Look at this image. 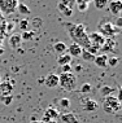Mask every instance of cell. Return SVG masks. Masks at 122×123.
<instances>
[{
  "label": "cell",
  "mask_w": 122,
  "mask_h": 123,
  "mask_svg": "<svg viewBox=\"0 0 122 123\" xmlns=\"http://www.w3.org/2000/svg\"><path fill=\"white\" fill-rule=\"evenodd\" d=\"M91 0H75V4H79V3H84V4H88Z\"/></svg>",
  "instance_id": "obj_33"
},
{
  "label": "cell",
  "mask_w": 122,
  "mask_h": 123,
  "mask_svg": "<svg viewBox=\"0 0 122 123\" xmlns=\"http://www.w3.org/2000/svg\"><path fill=\"white\" fill-rule=\"evenodd\" d=\"M108 8H109V12L112 14L120 17V14L122 12V1L121 0H112V1L108 3Z\"/></svg>",
  "instance_id": "obj_9"
},
{
  "label": "cell",
  "mask_w": 122,
  "mask_h": 123,
  "mask_svg": "<svg viewBox=\"0 0 122 123\" xmlns=\"http://www.w3.org/2000/svg\"><path fill=\"white\" fill-rule=\"evenodd\" d=\"M82 48L81 45L75 44V43H71L70 45H68V49L66 52L69 53V55L71 56V57H81V53H82Z\"/></svg>",
  "instance_id": "obj_14"
},
{
  "label": "cell",
  "mask_w": 122,
  "mask_h": 123,
  "mask_svg": "<svg viewBox=\"0 0 122 123\" xmlns=\"http://www.w3.org/2000/svg\"><path fill=\"white\" fill-rule=\"evenodd\" d=\"M9 26H6V31H12L13 27H14V24H8Z\"/></svg>",
  "instance_id": "obj_34"
},
{
  "label": "cell",
  "mask_w": 122,
  "mask_h": 123,
  "mask_svg": "<svg viewBox=\"0 0 122 123\" xmlns=\"http://www.w3.org/2000/svg\"><path fill=\"white\" fill-rule=\"evenodd\" d=\"M32 38H34V31H31V30H27V31H25L21 34L22 42H29V40H31Z\"/></svg>",
  "instance_id": "obj_24"
},
{
  "label": "cell",
  "mask_w": 122,
  "mask_h": 123,
  "mask_svg": "<svg viewBox=\"0 0 122 123\" xmlns=\"http://www.w3.org/2000/svg\"><path fill=\"white\" fill-rule=\"evenodd\" d=\"M110 1H112V0H110Z\"/></svg>",
  "instance_id": "obj_41"
},
{
  "label": "cell",
  "mask_w": 122,
  "mask_h": 123,
  "mask_svg": "<svg viewBox=\"0 0 122 123\" xmlns=\"http://www.w3.org/2000/svg\"><path fill=\"white\" fill-rule=\"evenodd\" d=\"M48 123H57L56 121H51V122H48Z\"/></svg>",
  "instance_id": "obj_38"
},
{
  "label": "cell",
  "mask_w": 122,
  "mask_h": 123,
  "mask_svg": "<svg viewBox=\"0 0 122 123\" xmlns=\"http://www.w3.org/2000/svg\"><path fill=\"white\" fill-rule=\"evenodd\" d=\"M107 61H108V55H104V53H99L94 58V64L97 68H105L107 66Z\"/></svg>",
  "instance_id": "obj_16"
},
{
  "label": "cell",
  "mask_w": 122,
  "mask_h": 123,
  "mask_svg": "<svg viewBox=\"0 0 122 123\" xmlns=\"http://www.w3.org/2000/svg\"><path fill=\"white\" fill-rule=\"evenodd\" d=\"M66 49H68V45L65 44L64 42H57L53 44V51L57 56L60 55H64V53H66Z\"/></svg>",
  "instance_id": "obj_18"
},
{
  "label": "cell",
  "mask_w": 122,
  "mask_h": 123,
  "mask_svg": "<svg viewBox=\"0 0 122 123\" xmlns=\"http://www.w3.org/2000/svg\"><path fill=\"white\" fill-rule=\"evenodd\" d=\"M18 0H0V12L3 14H12L16 12Z\"/></svg>",
  "instance_id": "obj_5"
},
{
  "label": "cell",
  "mask_w": 122,
  "mask_h": 123,
  "mask_svg": "<svg viewBox=\"0 0 122 123\" xmlns=\"http://www.w3.org/2000/svg\"><path fill=\"white\" fill-rule=\"evenodd\" d=\"M73 70H75L77 73H78V71H81V70H82V66H81V65H75L74 68H73Z\"/></svg>",
  "instance_id": "obj_35"
},
{
  "label": "cell",
  "mask_w": 122,
  "mask_h": 123,
  "mask_svg": "<svg viewBox=\"0 0 122 123\" xmlns=\"http://www.w3.org/2000/svg\"><path fill=\"white\" fill-rule=\"evenodd\" d=\"M58 86L64 91H73L77 86V76L73 73H66V74H60L58 75Z\"/></svg>",
  "instance_id": "obj_3"
},
{
  "label": "cell",
  "mask_w": 122,
  "mask_h": 123,
  "mask_svg": "<svg viewBox=\"0 0 122 123\" xmlns=\"http://www.w3.org/2000/svg\"><path fill=\"white\" fill-rule=\"evenodd\" d=\"M81 93H90V92L92 91V86L90 84V83H83V84L81 86Z\"/></svg>",
  "instance_id": "obj_29"
},
{
  "label": "cell",
  "mask_w": 122,
  "mask_h": 123,
  "mask_svg": "<svg viewBox=\"0 0 122 123\" xmlns=\"http://www.w3.org/2000/svg\"><path fill=\"white\" fill-rule=\"evenodd\" d=\"M71 56L69 55V53H64V55H60L57 57V64L58 66H62V65H70L71 62Z\"/></svg>",
  "instance_id": "obj_19"
},
{
  "label": "cell",
  "mask_w": 122,
  "mask_h": 123,
  "mask_svg": "<svg viewBox=\"0 0 122 123\" xmlns=\"http://www.w3.org/2000/svg\"><path fill=\"white\" fill-rule=\"evenodd\" d=\"M58 71H60V74L73 73V66H71V65H62V66H58Z\"/></svg>",
  "instance_id": "obj_28"
},
{
  "label": "cell",
  "mask_w": 122,
  "mask_h": 123,
  "mask_svg": "<svg viewBox=\"0 0 122 123\" xmlns=\"http://www.w3.org/2000/svg\"><path fill=\"white\" fill-rule=\"evenodd\" d=\"M29 27H30V22H29V19H22V21H19V24H18V29L21 30L22 32L27 31Z\"/></svg>",
  "instance_id": "obj_26"
},
{
  "label": "cell",
  "mask_w": 122,
  "mask_h": 123,
  "mask_svg": "<svg viewBox=\"0 0 122 123\" xmlns=\"http://www.w3.org/2000/svg\"><path fill=\"white\" fill-rule=\"evenodd\" d=\"M58 105H60L61 109H68V108H70L71 102H70V100L66 98V97H61L58 100Z\"/></svg>",
  "instance_id": "obj_25"
},
{
  "label": "cell",
  "mask_w": 122,
  "mask_h": 123,
  "mask_svg": "<svg viewBox=\"0 0 122 123\" xmlns=\"http://www.w3.org/2000/svg\"><path fill=\"white\" fill-rule=\"evenodd\" d=\"M92 1H94V5L96 9H104L108 5L109 0H92Z\"/></svg>",
  "instance_id": "obj_23"
},
{
  "label": "cell",
  "mask_w": 122,
  "mask_h": 123,
  "mask_svg": "<svg viewBox=\"0 0 122 123\" xmlns=\"http://www.w3.org/2000/svg\"><path fill=\"white\" fill-rule=\"evenodd\" d=\"M114 87H110V86H103V87L100 88V95L103 96V97H108V96H112L114 93Z\"/></svg>",
  "instance_id": "obj_20"
},
{
  "label": "cell",
  "mask_w": 122,
  "mask_h": 123,
  "mask_svg": "<svg viewBox=\"0 0 122 123\" xmlns=\"http://www.w3.org/2000/svg\"><path fill=\"white\" fill-rule=\"evenodd\" d=\"M30 123H44V122H42V121H31Z\"/></svg>",
  "instance_id": "obj_36"
},
{
  "label": "cell",
  "mask_w": 122,
  "mask_h": 123,
  "mask_svg": "<svg viewBox=\"0 0 122 123\" xmlns=\"http://www.w3.org/2000/svg\"><path fill=\"white\" fill-rule=\"evenodd\" d=\"M88 42H90V44L96 45V47L101 48V47H103V44L105 43V38L101 34H99L97 31H95V32L88 34Z\"/></svg>",
  "instance_id": "obj_7"
},
{
  "label": "cell",
  "mask_w": 122,
  "mask_h": 123,
  "mask_svg": "<svg viewBox=\"0 0 122 123\" xmlns=\"http://www.w3.org/2000/svg\"><path fill=\"white\" fill-rule=\"evenodd\" d=\"M58 115H60V113L56 110L55 108L49 106V108L45 109L44 114H43V118L40 119V121L44 122V123H48V122H51V121H56V118H58Z\"/></svg>",
  "instance_id": "obj_8"
},
{
  "label": "cell",
  "mask_w": 122,
  "mask_h": 123,
  "mask_svg": "<svg viewBox=\"0 0 122 123\" xmlns=\"http://www.w3.org/2000/svg\"><path fill=\"white\" fill-rule=\"evenodd\" d=\"M12 92H13V86L9 83V80L0 83V97H1V96L12 95Z\"/></svg>",
  "instance_id": "obj_13"
},
{
  "label": "cell",
  "mask_w": 122,
  "mask_h": 123,
  "mask_svg": "<svg viewBox=\"0 0 122 123\" xmlns=\"http://www.w3.org/2000/svg\"><path fill=\"white\" fill-rule=\"evenodd\" d=\"M3 53H4V49H3L1 47H0V56H1V55H3Z\"/></svg>",
  "instance_id": "obj_37"
},
{
  "label": "cell",
  "mask_w": 122,
  "mask_h": 123,
  "mask_svg": "<svg viewBox=\"0 0 122 123\" xmlns=\"http://www.w3.org/2000/svg\"><path fill=\"white\" fill-rule=\"evenodd\" d=\"M64 25L75 44L81 45L83 49L90 47L88 34H87V30H86V26L83 24H64Z\"/></svg>",
  "instance_id": "obj_1"
},
{
  "label": "cell",
  "mask_w": 122,
  "mask_h": 123,
  "mask_svg": "<svg viewBox=\"0 0 122 123\" xmlns=\"http://www.w3.org/2000/svg\"><path fill=\"white\" fill-rule=\"evenodd\" d=\"M116 27H118V29H121V26H122V18L121 17H117V21H116Z\"/></svg>",
  "instance_id": "obj_32"
},
{
  "label": "cell",
  "mask_w": 122,
  "mask_h": 123,
  "mask_svg": "<svg viewBox=\"0 0 122 123\" xmlns=\"http://www.w3.org/2000/svg\"><path fill=\"white\" fill-rule=\"evenodd\" d=\"M22 44V39H21V34H12L9 38V45L13 49H18Z\"/></svg>",
  "instance_id": "obj_15"
},
{
  "label": "cell",
  "mask_w": 122,
  "mask_h": 123,
  "mask_svg": "<svg viewBox=\"0 0 122 123\" xmlns=\"http://www.w3.org/2000/svg\"><path fill=\"white\" fill-rule=\"evenodd\" d=\"M73 5L74 1H71V0H60L57 3V9L65 17H70V16H73Z\"/></svg>",
  "instance_id": "obj_6"
},
{
  "label": "cell",
  "mask_w": 122,
  "mask_h": 123,
  "mask_svg": "<svg viewBox=\"0 0 122 123\" xmlns=\"http://www.w3.org/2000/svg\"><path fill=\"white\" fill-rule=\"evenodd\" d=\"M82 108H83V110H86V111H95L99 109V104L95 100L86 98L83 101V104H82Z\"/></svg>",
  "instance_id": "obj_12"
},
{
  "label": "cell",
  "mask_w": 122,
  "mask_h": 123,
  "mask_svg": "<svg viewBox=\"0 0 122 123\" xmlns=\"http://www.w3.org/2000/svg\"><path fill=\"white\" fill-rule=\"evenodd\" d=\"M120 64V58L117 56H108V61H107V66H112V68H116Z\"/></svg>",
  "instance_id": "obj_22"
},
{
  "label": "cell",
  "mask_w": 122,
  "mask_h": 123,
  "mask_svg": "<svg viewBox=\"0 0 122 123\" xmlns=\"http://www.w3.org/2000/svg\"><path fill=\"white\" fill-rule=\"evenodd\" d=\"M97 30H99V34H101L105 39H112L116 34L120 32V29L116 27L114 24H112L110 21L108 19H103V21L99 22L97 25Z\"/></svg>",
  "instance_id": "obj_2"
},
{
  "label": "cell",
  "mask_w": 122,
  "mask_h": 123,
  "mask_svg": "<svg viewBox=\"0 0 122 123\" xmlns=\"http://www.w3.org/2000/svg\"><path fill=\"white\" fill-rule=\"evenodd\" d=\"M77 6L81 12H86L88 9V4H84V3H79V4H77Z\"/></svg>",
  "instance_id": "obj_31"
},
{
  "label": "cell",
  "mask_w": 122,
  "mask_h": 123,
  "mask_svg": "<svg viewBox=\"0 0 122 123\" xmlns=\"http://www.w3.org/2000/svg\"><path fill=\"white\" fill-rule=\"evenodd\" d=\"M116 45H117V43L114 39H105V43L103 44V47L100 48V53L107 55L109 52H113L116 49Z\"/></svg>",
  "instance_id": "obj_11"
},
{
  "label": "cell",
  "mask_w": 122,
  "mask_h": 123,
  "mask_svg": "<svg viewBox=\"0 0 122 123\" xmlns=\"http://www.w3.org/2000/svg\"><path fill=\"white\" fill-rule=\"evenodd\" d=\"M0 83H1V76H0Z\"/></svg>",
  "instance_id": "obj_39"
},
{
  "label": "cell",
  "mask_w": 122,
  "mask_h": 123,
  "mask_svg": "<svg viewBox=\"0 0 122 123\" xmlns=\"http://www.w3.org/2000/svg\"><path fill=\"white\" fill-rule=\"evenodd\" d=\"M44 86L47 88H56L58 87V75L56 74H48L44 78Z\"/></svg>",
  "instance_id": "obj_10"
},
{
  "label": "cell",
  "mask_w": 122,
  "mask_h": 123,
  "mask_svg": "<svg viewBox=\"0 0 122 123\" xmlns=\"http://www.w3.org/2000/svg\"><path fill=\"white\" fill-rule=\"evenodd\" d=\"M17 9H18V13H19V14H22V16H29L31 13L30 8H29L27 5L19 4V3H18V5H17Z\"/></svg>",
  "instance_id": "obj_21"
},
{
  "label": "cell",
  "mask_w": 122,
  "mask_h": 123,
  "mask_svg": "<svg viewBox=\"0 0 122 123\" xmlns=\"http://www.w3.org/2000/svg\"><path fill=\"white\" fill-rule=\"evenodd\" d=\"M0 101L3 102V104L4 105H11L12 104V101H13V96L12 95H8V96H1V97H0Z\"/></svg>",
  "instance_id": "obj_30"
},
{
  "label": "cell",
  "mask_w": 122,
  "mask_h": 123,
  "mask_svg": "<svg viewBox=\"0 0 122 123\" xmlns=\"http://www.w3.org/2000/svg\"><path fill=\"white\" fill-rule=\"evenodd\" d=\"M71 1H74V3H75V0H71Z\"/></svg>",
  "instance_id": "obj_40"
},
{
  "label": "cell",
  "mask_w": 122,
  "mask_h": 123,
  "mask_svg": "<svg viewBox=\"0 0 122 123\" xmlns=\"http://www.w3.org/2000/svg\"><path fill=\"white\" fill-rule=\"evenodd\" d=\"M81 57L84 60V61H92L94 62V58H95V56L94 55H91L88 51H86V49H82V53H81Z\"/></svg>",
  "instance_id": "obj_27"
},
{
  "label": "cell",
  "mask_w": 122,
  "mask_h": 123,
  "mask_svg": "<svg viewBox=\"0 0 122 123\" xmlns=\"http://www.w3.org/2000/svg\"><path fill=\"white\" fill-rule=\"evenodd\" d=\"M61 119L62 123H79L78 122V118L74 113H64V114L58 115Z\"/></svg>",
  "instance_id": "obj_17"
},
{
  "label": "cell",
  "mask_w": 122,
  "mask_h": 123,
  "mask_svg": "<svg viewBox=\"0 0 122 123\" xmlns=\"http://www.w3.org/2000/svg\"><path fill=\"white\" fill-rule=\"evenodd\" d=\"M103 110L107 113V114H114V113L120 111L121 110V101L113 95L108 96V97H104Z\"/></svg>",
  "instance_id": "obj_4"
}]
</instances>
